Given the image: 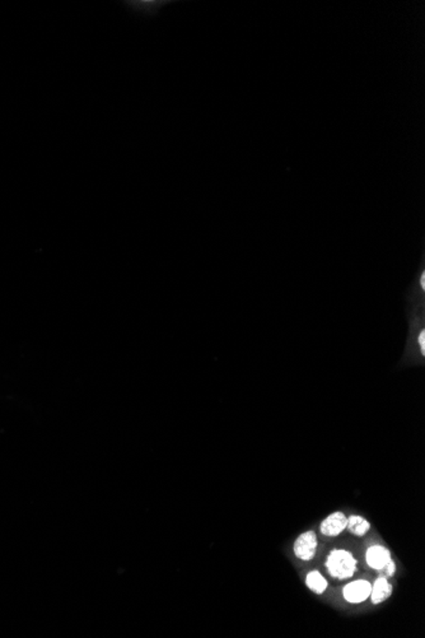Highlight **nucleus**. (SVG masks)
<instances>
[{
	"label": "nucleus",
	"mask_w": 425,
	"mask_h": 638,
	"mask_svg": "<svg viewBox=\"0 0 425 638\" xmlns=\"http://www.w3.org/2000/svg\"><path fill=\"white\" fill-rule=\"evenodd\" d=\"M325 565L332 579L344 581L352 579L355 575L358 570V561L354 558L352 552L346 549H334L327 556Z\"/></svg>",
	"instance_id": "nucleus-1"
},
{
	"label": "nucleus",
	"mask_w": 425,
	"mask_h": 638,
	"mask_svg": "<svg viewBox=\"0 0 425 638\" xmlns=\"http://www.w3.org/2000/svg\"><path fill=\"white\" fill-rule=\"evenodd\" d=\"M319 548V538L316 532L310 530V532L300 534L298 538L296 539L293 544V552L294 556L302 561V562H310L315 558L316 553Z\"/></svg>",
	"instance_id": "nucleus-2"
},
{
	"label": "nucleus",
	"mask_w": 425,
	"mask_h": 638,
	"mask_svg": "<svg viewBox=\"0 0 425 638\" xmlns=\"http://www.w3.org/2000/svg\"><path fill=\"white\" fill-rule=\"evenodd\" d=\"M372 584L367 580H357L349 582L343 589V596L350 604H362L369 599Z\"/></svg>",
	"instance_id": "nucleus-3"
},
{
	"label": "nucleus",
	"mask_w": 425,
	"mask_h": 638,
	"mask_svg": "<svg viewBox=\"0 0 425 638\" xmlns=\"http://www.w3.org/2000/svg\"><path fill=\"white\" fill-rule=\"evenodd\" d=\"M346 525H348V518H346L345 513L340 511L332 512L331 515H329L321 523L319 532L324 537L335 538V537H339L341 532H345Z\"/></svg>",
	"instance_id": "nucleus-4"
},
{
	"label": "nucleus",
	"mask_w": 425,
	"mask_h": 638,
	"mask_svg": "<svg viewBox=\"0 0 425 638\" xmlns=\"http://www.w3.org/2000/svg\"><path fill=\"white\" fill-rule=\"evenodd\" d=\"M391 559V552L383 545L374 544L367 549V565H369L372 570L381 571Z\"/></svg>",
	"instance_id": "nucleus-5"
},
{
	"label": "nucleus",
	"mask_w": 425,
	"mask_h": 638,
	"mask_svg": "<svg viewBox=\"0 0 425 638\" xmlns=\"http://www.w3.org/2000/svg\"><path fill=\"white\" fill-rule=\"evenodd\" d=\"M392 592H393V587L390 584V581L385 576H381L373 582L369 599L373 605L382 604V603H385L386 600L391 598Z\"/></svg>",
	"instance_id": "nucleus-6"
},
{
	"label": "nucleus",
	"mask_w": 425,
	"mask_h": 638,
	"mask_svg": "<svg viewBox=\"0 0 425 638\" xmlns=\"http://www.w3.org/2000/svg\"><path fill=\"white\" fill-rule=\"evenodd\" d=\"M346 529L355 537H364L371 530V523L359 515H352L348 518Z\"/></svg>",
	"instance_id": "nucleus-7"
},
{
	"label": "nucleus",
	"mask_w": 425,
	"mask_h": 638,
	"mask_svg": "<svg viewBox=\"0 0 425 638\" xmlns=\"http://www.w3.org/2000/svg\"><path fill=\"white\" fill-rule=\"evenodd\" d=\"M306 585L311 592L317 594V595L324 594L327 590V587H329L327 580L319 571H311L307 573Z\"/></svg>",
	"instance_id": "nucleus-8"
},
{
	"label": "nucleus",
	"mask_w": 425,
	"mask_h": 638,
	"mask_svg": "<svg viewBox=\"0 0 425 638\" xmlns=\"http://www.w3.org/2000/svg\"><path fill=\"white\" fill-rule=\"evenodd\" d=\"M127 4H133L132 7L135 8V9H139L141 12L154 14L165 3H162V1H141V3L134 1V3H127Z\"/></svg>",
	"instance_id": "nucleus-9"
},
{
	"label": "nucleus",
	"mask_w": 425,
	"mask_h": 638,
	"mask_svg": "<svg viewBox=\"0 0 425 638\" xmlns=\"http://www.w3.org/2000/svg\"><path fill=\"white\" fill-rule=\"evenodd\" d=\"M379 572H382L385 575V577H392L395 575V572H396V563L391 559Z\"/></svg>",
	"instance_id": "nucleus-10"
}]
</instances>
